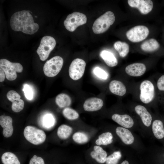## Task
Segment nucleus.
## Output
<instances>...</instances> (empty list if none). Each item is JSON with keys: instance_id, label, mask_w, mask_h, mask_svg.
<instances>
[{"instance_id": "nucleus-21", "label": "nucleus", "mask_w": 164, "mask_h": 164, "mask_svg": "<svg viewBox=\"0 0 164 164\" xmlns=\"http://www.w3.org/2000/svg\"><path fill=\"white\" fill-rule=\"evenodd\" d=\"M100 56L106 64L108 66L113 67L118 64V61L113 54L106 50H103L100 53Z\"/></svg>"}, {"instance_id": "nucleus-30", "label": "nucleus", "mask_w": 164, "mask_h": 164, "mask_svg": "<svg viewBox=\"0 0 164 164\" xmlns=\"http://www.w3.org/2000/svg\"><path fill=\"white\" fill-rule=\"evenodd\" d=\"M74 141L79 144H84L88 142L89 138L86 133L82 132H77L74 133L72 137Z\"/></svg>"}, {"instance_id": "nucleus-37", "label": "nucleus", "mask_w": 164, "mask_h": 164, "mask_svg": "<svg viewBox=\"0 0 164 164\" xmlns=\"http://www.w3.org/2000/svg\"><path fill=\"white\" fill-rule=\"evenodd\" d=\"M29 164H45L43 159L41 157L34 155L30 159Z\"/></svg>"}, {"instance_id": "nucleus-18", "label": "nucleus", "mask_w": 164, "mask_h": 164, "mask_svg": "<svg viewBox=\"0 0 164 164\" xmlns=\"http://www.w3.org/2000/svg\"><path fill=\"white\" fill-rule=\"evenodd\" d=\"M135 111L141 118L143 124L147 127L151 125L152 121V117L146 108L141 105H136L135 108Z\"/></svg>"}, {"instance_id": "nucleus-2", "label": "nucleus", "mask_w": 164, "mask_h": 164, "mask_svg": "<svg viewBox=\"0 0 164 164\" xmlns=\"http://www.w3.org/2000/svg\"><path fill=\"white\" fill-rule=\"evenodd\" d=\"M115 17L114 13L108 11L97 19L94 22L92 30L95 34H101L107 31L114 22Z\"/></svg>"}, {"instance_id": "nucleus-40", "label": "nucleus", "mask_w": 164, "mask_h": 164, "mask_svg": "<svg viewBox=\"0 0 164 164\" xmlns=\"http://www.w3.org/2000/svg\"></svg>"}, {"instance_id": "nucleus-1", "label": "nucleus", "mask_w": 164, "mask_h": 164, "mask_svg": "<svg viewBox=\"0 0 164 164\" xmlns=\"http://www.w3.org/2000/svg\"><path fill=\"white\" fill-rule=\"evenodd\" d=\"M30 12L29 11L25 10L14 13L10 22L12 29L15 31H21L30 35L37 32L39 28V25L34 22Z\"/></svg>"}, {"instance_id": "nucleus-4", "label": "nucleus", "mask_w": 164, "mask_h": 164, "mask_svg": "<svg viewBox=\"0 0 164 164\" xmlns=\"http://www.w3.org/2000/svg\"><path fill=\"white\" fill-rule=\"evenodd\" d=\"M140 91L139 98L142 103L149 104L154 99L156 95L155 90L151 81L148 80L142 81L140 84Z\"/></svg>"}, {"instance_id": "nucleus-8", "label": "nucleus", "mask_w": 164, "mask_h": 164, "mask_svg": "<svg viewBox=\"0 0 164 164\" xmlns=\"http://www.w3.org/2000/svg\"><path fill=\"white\" fill-rule=\"evenodd\" d=\"M87 17L84 14L78 12H74L68 15L64 21V25L69 31H74L79 26L87 22Z\"/></svg>"}, {"instance_id": "nucleus-3", "label": "nucleus", "mask_w": 164, "mask_h": 164, "mask_svg": "<svg viewBox=\"0 0 164 164\" xmlns=\"http://www.w3.org/2000/svg\"><path fill=\"white\" fill-rule=\"evenodd\" d=\"M25 138L30 143L38 145L43 143L46 139V135L42 130L35 127L28 126L23 131Z\"/></svg>"}, {"instance_id": "nucleus-14", "label": "nucleus", "mask_w": 164, "mask_h": 164, "mask_svg": "<svg viewBox=\"0 0 164 164\" xmlns=\"http://www.w3.org/2000/svg\"><path fill=\"white\" fill-rule=\"evenodd\" d=\"M104 104L103 100L99 98L93 97L87 99L83 104L85 111H94L100 109Z\"/></svg>"}, {"instance_id": "nucleus-5", "label": "nucleus", "mask_w": 164, "mask_h": 164, "mask_svg": "<svg viewBox=\"0 0 164 164\" xmlns=\"http://www.w3.org/2000/svg\"><path fill=\"white\" fill-rule=\"evenodd\" d=\"M56 44L55 39L52 36H45L42 38L39 46L36 51L41 60L44 61L48 58L50 53L54 48Z\"/></svg>"}, {"instance_id": "nucleus-33", "label": "nucleus", "mask_w": 164, "mask_h": 164, "mask_svg": "<svg viewBox=\"0 0 164 164\" xmlns=\"http://www.w3.org/2000/svg\"><path fill=\"white\" fill-rule=\"evenodd\" d=\"M93 73L97 77L101 80H106L108 77L107 73L99 67H96L94 68Z\"/></svg>"}, {"instance_id": "nucleus-27", "label": "nucleus", "mask_w": 164, "mask_h": 164, "mask_svg": "<svg viewBox=\"0 0 164 164\" xmlns=\"http://www.w3.org/2000/svg\"><path fill=\"white\" fill-rule=\"evenodd\" d=\"M113 136L112 134L110 132L104 133L100 135L98 138L95 141L96 145H107L110 144L113 142Z\"/></svg>"}, {"instance_id": "nucleus-28", "label": "nucleus", "mask_w": 164, "mask_h": 164, "mask_svg": "<svg viewBox=\"0 0 164 164\" xmlns=\"http://www.w3.org/2000/svg\"><path fill=\"white\" fill-rule=\"evenodd\" d=\"M73 129L71 127L63 124L58 127L57 130V135L60 139H65L69 137Z\"/></svg>"}, {"instance_id": "nucleus-10", "label": "nucleus", "mask_w": 164, "mask_h": 164, "mask_svg": "<svg viewBox=\"0 0 164 164\" xmlns=\"http://www.w3.org/2000/svg\"><path fill=\"white\" fill-rule=\"evenodd\" d=\"M86 66L85 61L80 58L74 59L71 63L69 69L70 77L76 80L81 78L84 75Z\"/></svg>"}, {"instance_id": "nucleus-23", "label": "nucleus", "mask_w": 164, "mask_h": 164, "mask_svg": "<svg viewBox=\"0 0 164 164\" xmlns=\"http://www.w3.org/2000/svg\"><path fill=\"white\" fill-rule=\"evenodd\" d=\"M41 126L47 129L52 128L54 125L55 119L53 115L50 113H46L41 117L40 121Z\"/></svg>"}, {"instance_id": "nucleus-31", "label": "nucleus", "mask_w": 164, "mask_h": 164, "mask_svg": "<svg viewBox=\"0 0 164 164\" xmlns=\"http://www.w3.org/2000/svg\"><path fill=\"white\" fill-rule=\"evenodd\" d=\"M62 113L65 118L70 120L76 119L79 117V114L75 110L68 107L65 108Z\"/></svg>"}, {"instance_id": "nucleus-11", "label": "nucleus", "mask_w": 164, "mask_h": 164, "mask_svg": "<svg viewBox=\"0 0 164 164\" xmlns=\"http://www.w3.org/2000/svg\"><path fill=\"white\" fill-rule=\"evenodd\" d=\"M128 5L131 7L137 8L140 13L146 15L152 9L153 4L151 0H128Z\"/></svg>"}, {"instance_id": "nucleus-38", "label": "nucleus", "mask_w": 164, "mask_h": 164, "mask_svg": "<svg viewBox=\"0 0 164 164\" xmlns=\"http://www.w3.org/2000/svg\"><path fill=\"white\" fill-rule=\"evenodd\" d=\"M5 75L3 70L1 67H0V81L3 82L5 80Z\"/></svg>"}, {"instance_id": "nucleus-34", "label": "nucleus", "mask_w": 164, "mask_h": 164, "mask_svg": "<svg viewBox=\"0 0 164 164\" xmlns=\"http://www.w3.org/2000/svg\"><path fill=\"white\" fill-rule=\"evenodd\" d=\"M11 106L13 111L15 112H19L23 110L24 107V102L21 99L12 102Z\"/></svg>"}, {"instance_id": "nucleus-20", "label": "nucleus", "mask_w": 164, "mask_h": 164, "mask_svg": "<svg viewBox=\"0 0 164 164\" xmlns=\"http://www.w3.org/2000/svg\"><path fill=\"white\" fill-rule=\"evenodd\" d=\"M94 149L90 153L91 157L98 163H103L106 162L107 157L106 152L98 145L94 146Z\"/></svg>"}, {"instance_id": "nucleus-26", "label": "nucleus", "mask_w": 164, "mask_h": 164, "mask_svg": "<svg viewBox=\"0 0 164 164\" xmlns=\"http://www.w3.org/2000/svg\"><path fill=\"white\" fill-rule=\"evenodd\" d=\"M56 104L61 108L70 106L71 103L70 97L65 94H60L58 95L55 99Z\"/></svg>"}, {"instance_id": "nucleus-6", "label": "nucleus", "mask_w": 164, "mask_h": 164, "mask_svg": "<svg viewBox=\"0 0 164 164\" xmlns=\"http://www.w3.org/2000/svg\"><path fill=\"white\" fill-rule=\"evenodd\" d=\"M63 63V59L59 56H54L47 60L43 67L45 75L49 77L56 76L61 70Z\"/></svg>"}, {"instance_id": "nucleus-15", "label": "nucleus", "mask_w": 164, "mask_h": 164, "mask_svg": "<svg viewBox=\"0 0 164 164\" xmlns=\"http://www.w3.org/2000/svg\"><path fill=\"white\" fill-rule=\"evenodd\" d=\"M111 118L114 121L125 128H130L134 125L132 118L127 114H114L112 115Z\"/></svg>"}, {"instance_id": "nucleus-16", "label": "nucleus", "mask_w": 164, "mask_h": 164, "mask_svg": "<svg viewBox=\"0 0 164 164\" xmlns=\"http://www.w3.org/2000/svg\"><path fill=\"white\" fill-rule=\"evenodd\" d=\"M116 132L125 144L130 145L133 143L134 140V136L128 129L124 127H118L116 129Z\"/></svg>"}, {"instance_id": "nucleus-24", "label": "nucleus", "mask_w": 164, "mask_h": 164, "mask_svg": "<svg viewBox=\"0 0 164 164\" xmlns=\"http://www.w3.org/2000/svg\"><path fill=\"white\" fill-rule=\"evenodd\" d=\"M114 47L122 57H125L129 53V45L125 42L117 41L114 43Z\"/></svg>"}, {"instance_id": "nucleus-9", "label": "nucleus", "mask_w": 164, "mask_h": 164, "mask_svg": "<svg viewBox=\"0 0 164 164\" xmlns=\"http://www.w3.org/2000/svg\"><path fill=\"white\" fill-rule=\"evenodd\" d=\"M149 33V29L147 27L139 25L135 26L128 31L126 35L129 40L137 43L145 39L148 36Z\"/></svg>"}, {"instance_id": "nucleus-25", "label": "nucleus", "mask_w": 164, "mask_h": 164, "mask_svg": "<svg viewBox=\"0 0 164 164\" xmlns=\"http://www.w3.org/2000/svg\"><path fill=\"white\" fill-rule=\"evenodd\" d=\"M1 161L3 164H20L16 156L10 152L4 153L1 157Z\"/></svg>"}, {"instance_id": "nucleus-22", "label": "nucleus", "mask_w": 164, "mask_h": 164, "mask_svg": "<svg viewBox=\"0 0 164 164\" xmlns=\"http://www.w3.org/2000/svg\"><path fill=\"white\" fill-rule=\"evenodd\" d=\"M152 130L155 136L158 139L164 137V127L162 122L160 120H154L152 124Z\"/></svg>"}, {"instance_id": "nucleus-32", "label": "nucleus", "mask_w": 164, "mask_h": 164, "mask_svg": "<svg viewBox=\"0 0 164 164\" xmlns=\"http://www.w3.org/2000/svg\"><path fill=\"white\" fill-rule=\"evenodd\" d=\"M121 157V154L119 151H116L107 157L106 164H117Z\"/></svg>"}, {"instance_id": "nucleus-35", "label": "nucleus", "mask_w": 164, "mask_h": 164, "mask_svg": "<svg viewBox=\"0 0 164 164\" xmlns=\"http://www.w3.org/2000/svg\"><path fill=\"white\" fill-rule=\"evenodd\" d=\"M26 97L28 100H32L33 97V90L29 85L25 84L23 85V89Z\"/></svg>"}, {"instance_id": "nucleus-19", "label": "nucleus", "mask_w": 164, "mask_h": 164, "mask_svg": "<svg viewBox=\"0 0 164 164\" xmlns=\"http://www.w3.org/2000/svg\"><path fill=\"white\" fill-rule=\"evenodd\" d=\"M140 47L141 49L145 52H153L159 50L161 48V45L156 39L151 38L143 42Z\"/></svg>"}, {"instance_id": "nucleus-12", "label": "nucleus", "mask_w": 164, "mask_h": 164, "mask_svg": "<svg viewBox=\"0 0 164 164\" xmlns=\"http://www.w3.org/2000/svg\"><path fill=\"white\" fill-rule=\"evenodd\" d=\"M146 67L142 63H135L130 64L126 67L125 71L128 75L133 77L142 76L145 72Z\"/></svg>"}, {"instance_id": "nucleus-39", "label": "nucleus", "mask_w": 164, "mask_h": 164, "mask_svg": "<svg viewBox=\"0 0 164 164\" xmlns=\"http://www.w3.org/2000/svg\"><path fill=\"white\" fill-rule=\"evenodd\" d=\"M121 164H129L127 160L123 161Z\"/></svg>"}, {"instance_id": "nucleus-36", "label": "nucleus", "mask_w": 164, "mask_h": 164, "mask_svg": "<svg viewBox=\"0 0 164 164\" xmlns=\"http://www.w3.org/2000/svg\"><path fill=\"white\" fill-rule=\"evenodd\" d=\"M8 99L12 102L20 99L21 96L16 91L11 90L8 92L6 94Z\"/></svg>"}, {"instance_id": "nucleus-17", "label": "nucleus", "mask_w": 164, "mask_h": 164, "mask_svg": "<svg viewBox=\"0 0 164 164\" xmlns=\"http://www.w3.org/2000/svg\"><path fill=\"white\" fill-rule=\"evenodd\" d=\"M109 89L112 94L120 96H124L126 92V88L121 81L116 80L111 81L109 83Z\"/></svg>"}, {"instance_id": "nucleus-13", "label": "nucleus", "mask_w": 164, "mask_h": 164, "mask_svg": "<svg viewBox=\"0 0 164 164\" xmlns=\"http://www.w3.org/2000/svg\"><path fill=\"white\" fill-rule=\"evenodd\" d=\"M12 119L9 116L1 115L0 117V125L3 128V135L5 138L11 137L13 132Z\"/></svg>"}, {"instance_id": "nucleus-7", "label": "nucleus", "mask_w": 164, "mask_h": 164, "mask_svg": "<svg viewBox=\"0 0 164 164\" xmlns=\"http://www.w3.org/2000/svg\"><path fill=\"white\" fill-rule=\"evenodd\" d=\"M0 67L4 70L6 79L10 81L16 78V72L21 73L23 70V67L20 63H12L4 59L0 60Z\"/></svg>"}, {"instance_id": "nucleus-29", "label": "nucleus", "mask_w": 164, "mask_h": 164, "mask_svg": "<svg viewBox=\"0 0 164 164\" xmlns=\"http://www.w3.org/2000/svg\"><path fill=\"white\" fill-rule=\"evenodd\" d=\"M158 99L164 102V74L159 77L156 82Z\"/></svg>"}]
</instances>
